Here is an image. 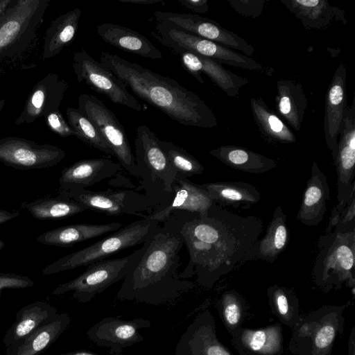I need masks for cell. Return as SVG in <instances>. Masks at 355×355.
<instances>
[{"instance_id":"d6986e66","label":"cell","mask_w":355,"mask_h":355,"mask_svg":"<svg viewBox=\"0 0 355 355\" xmlns=\"http://www.w3.org/2000/svg\"><path fill=\"white\" fill-rule=\"evenodd\" d=\"M69 87L68 83L57 73H49L33 86L15 123H32L52 112L60 110Z\"/></svg>"},{"instance_id":"f35d334b","label":"cell","mask_w":355,"mask_h":355,"mask_svg":"<svg viewBox=\"0 0 355 355\" xmlns=\"http://www.w3.org/2000/svg\"><path fill=\"white\" fill-rule=\"evenodd\" d=\"M66 114L68 124L73 132V136L87 145L114 157L113 150L99 130L78 108L68 107Z\"/></svg>"},{"instance_id":"7c38bea8","label":"cell","mask_w":355,"mask_h":355,"mask_svg":"<svg viewBox=\"0 0 355 355\" xmlns=\"http://www.w3.org/2000/svg\"><path fill=\"white\" fill-rule=\"evenodd\" d=\"M58 193L74 200L87 209L108 216L130 214L146 218L153 211L145 195L133 190L91 191L74 188L58 190Z\"/></svg>"},{"instance_id":"8d00e7d4","label":"cell","mask_w":355,"mask_h":355,"mask_svg":"<svg viewBox=\"0 0 355 355\" xmlns=\"http://www.w3.org/2000/svg\"><path fill=\"white\" fill-rule=\"evenodd\" d=\"M21 207L33 218L40 220H59L70 217L87 210L74 200L58 195L43 197L32 202H24Z\"/></svg>"},{"instance_id":"3957f363","label":"cell","mask_w":355,"mask_h":355,"mask_svg":"<svg viewBox=\"0 0 355 355\" xmlns=\"http://www.w3.org/2000/svg\"><path fill=\"white\" fill-rule=\"evenodd\" d=\"M99 62L137 96L173 121L201 128L218 125L216 115L204 101L170 77L105 51L101 52Z\"/></svg>"},{"instance_id":"30bf717a","label":"cell","mask_w":355,"mask_h":355,"mask_svg":"<svg viewBox=\"0 0 355 355\" xmlns=\"http://www.w3.org/2000/svg\"><path fill=\"white\" fill-rule=\"evenodd\" d=\"M143 250L140 248L121 258L104 259L92 263L77 277L58 285L52 292L60 295L73 292V297L79 302H90L96 295L112 284L123 280L139 259Z\"/></svg>"},{"instance_id":"7402d4cb","label":"cell","mask_w":355,"mask_h":355,"mask_svg":"<svg viewBox=\"0 0 355 355\" xmlns=\"http://www.w3.org/2000/svg\"><path fill=\"white\" fill-rule=\"evenodd\" d=\"M214 203L208 193L200 184H195L189 178L178 173L171 201L166 207L148 214L146 218L161 223L175 211H186L203 215Z\"/></svg>"},{"instance_id":"9a60e30c","label":"cell","mask_w":355,"mask_h":355,"mask_svg":"<svg viewBox=\"0 0 355 355\" xmlns=\"http://www.w3.org/2000/svg\"><path fill=\"white\" fill-rule=\"evenodd\" d=\"M65 157L60 148L19 137L0 139V162L20 170L42 169L60 163Z\"/></svg>"},{"instance_id":"7a4b0ae2","label":"cell","mask_w":355,"mask_h":355,"mask_svg":"<svg viewBox=\"0 0 355 355\" xmlns=\"http://www.w3.org/2000/svg\"><path fill=\"white\" fill-rule=\"evenodd\" d=\"M184 245L180 225L172 214L143 243L142 252L123 279L119 300L157 306L175 300L194 284L180 277V252Z\"/></svg>"},{"instance_id":"e575fe53","label":"cell","mask_w":355,"mask_h":355,"mask_svg":"<svg viewBox=\"0 0 355 355\" xmlns=\"http://www.w3.org/2000/svg\"><path fill=\"white\" fill-rule=\"evenodd\" d=\"M80 16L81 10L76 8L51 21L44 37L42 59L57 55L73 40Z\"/></svg>"},{"instance_id":"7dc6e473","label":"cell","mask_w":355,"mask_h":355,"mask_svg":"<svg viewBox=\"0 0 355 355\" xmlns=\"http://www.w3.org/2000/svg\"><path fill=\"white\" fill-rule=\"evenodd\" d=\"M180 4L187 9L197 13H206L209 10L207 0H178Z\"/></svg>"},{"instance_id":"44dd1931","label":"cell","mask_w":355,"mask_h":355,"mask_svg":"<svg viewBox=\"0 0 355 355\" xmlns=\"http://www.w3.org/2000/svg\"><path fill=\"white\" fill-rule=\"evenodd\" d=\"M172 53L180 58L184 69L201 84L205 83L201 74L205 73L230 97L239 94L240 89L248 83L245 78L237 76L210 58L187 51Z\"/></svg>"},{"instance_id":"e0dca14e","label":"cell","mask_w":355,"mask_h":355,"mask_svg":"<svg viewBox=\"0 0 355 355\" xmlns=\"http://www.w3.org/2000/svg\"><path fill=\"white\" fill-rule=\"evenodd\" d=\"M174 355H233L216 335L214 315L204 310L193 320L180 337Z\"/></svg>"},{"instance_id":"ba28073f","label":"cell","mask_w":355,"mask_h":355,"mask_svg":"<svg viewBox=\"0 0 355 355\" xmlns=\"http://www.w3.org/2000/svg\"><path fill=\"white\" fill-rule=\"evenodd\" d=\"M51 0H14L0 17V64L29 49Z\"/></svg>"},{"instance_id":"bcb514c9","label":"cell","mask_w":355,"mask_h":355,"mask_svg":"<svg viewBox=\"0 0 355 355\" xmlns=\"http://www.w3.org/2000/svg\"><path fill=\"white\" fill-rule=\"evenodd\" d=\"M354 195H355V189L352 192L351 195L347 198L338 202L337 205L334 207L329 218L328 225L325 229L324 234H328L334 230L340 220L343 211Z\"/></svg>"},{"instance_id":"4fadbf2b","label":"cell","mask_w":355,"mask_h":355,"mask_svg":"<svg viewBox=\"0 0 355 355\" xmlns=\"http://www.w3.org/2000/svg\"><path fill=\"white\" fill-rule=\"evenodd\" d=\"M72 67L79 83H85L112 103L137 112L148 109L128 92V87L122 81L105 69L84 49L73 53Z\"/></svg>"},{"instance_id":"836d02e7","label":"cell","mask_w":355,"mask_h":355,"mask_svg":"<svg viewBox=\"0 0 355 355\" xmlns=\"http://www.w3.org/2000/svg\"><path fill=\"white\" fill-rule=\"evenodd\" d=\"M210 155L236 170L260 174L274 169L277 162L263 155L241 146L225 145L209 151Z\"/></svg>"},{"instance_id":"5b68a950","label":"cell","mask_w":355,"mask_h":355,"mask_svg":"<svg viewBox=\"0 0 355 355\" xmlns=\"http://www.w3.org/2000/svg\"><path fill=\"white\" fill-rule=\"evenodd\" d=\"M318 246L312 271L315 286L325 293L343 286L354 290L355 230L345 233L334 230L324 234Z\"/></svg>"},{"instance_id":"2e32d148","label":"cell","mask_w":355,"mask_h":355,"mask_svg":"<svg viewBox=\"0 0 355 355\" xmlns=\"http://www.w3.org/2000/svg\"><path fill=\"white\" fill-rule=\"evenodd\" d=\"M150 326L149 320L141 318L123 320L108 316L92 325L86 335L96 345L108 347L112 354H116L123 348L143 341L144 337L139 330Z\"/></svg>"},{"instance_id":"6da1fadb","label":"cell","mask_w":355,"mask_h":355,"mask_svg":"<svg viewBox=\"0 0 355 355\" xmlns=\"http://www.w3.org/2000/svg\"><path fill=\"white\" fill-rule=\"evenodd\" d=\"M172 214L180 223L189 255L180 277L187 279L196 275L198 284L206 288L245 263L263 228L261 218L241 216L215 203L203 215L186 211Z\"/></svg>"},{"instance_id":"816d5d0a","label":"cell","mask_w":355,"mask_h":355,"mask_svg":"<svg viewBox=\"0 0 355 355\" xmlns=\"http://www.w3.org/2000/svg\"><path fill=\"white\" fill-rule=\"evenodd\" d=\"M14 0H0V17L10 7Z\"/></svg>"},{"instance_id":"11a10c76","label":"cell","mask_w":355,"mask_h":355,"mask_svg":"<svg viewBox=\"0 0 355 355\" xmlns=\"http://www.w3.org/2000/svg\"><path fill=\"white\" fill-rule=\"evenodd\" d=\"M4 246V242L1 239H0V251L3 248Z\"/></svg>"},{"instance_id":"484cf974","label":"cell","mask_w":355,"mask_h":355,"mask_svg":"<svg viewBox=\"0 0 355 355\" xmlns=\"http://www.w3.org/2000/svg\"><path fill=\"white\" fill-rule=\"evenodd\" d=\"M306 29L322 30L335 21L347 24L345 10L326 0H280Z\"/></svg>"},{"instance_id":"f546056e","label":"cell","mask_w":355,"mask_h":355,"mask_svg":"<svg viewBox=\"0 0 355 355\" xmlns=\"http://www.w3.org/2000/svg\"><path fill=\"white\" fill-rule=\"evenodd\" d=\"M121 227L122 223L118 222L105 224L67 225L44 232L37 237V241L46 245L66 248L116 232Z\"/></svg>"},{"instance_id":"5bb4252c","label":"cell","mask_w":355,"mask_h":355,"mask_svg":"<svg viewBox=\"0 0 355 355\" xmlns=\"http://www.w3.org/2000/svg\"><path fill=\"white\" fill-rule=\"evenodd\" d=\"M155 21L168 23L194 35L216 42L250 57L254 47L237 34L222 27L216 21L196 14L156 11Z\"/></svg>"},{"instance_id":"f5cc1de1","label":"cell","mask_w":355,"mask_h":355,"mask_svg":"<svg viewBox=\"0 0 355 355\" xmlns=\"http://www.w3.org/2000/svg\"><path fill=\"white\" fill-rule=\"evenodd\" d=\"M58 355H107V354H94L92 352H85V351H78V352H73L61 354H58ZM109 355H124V354H109Z\"/></svg>"},{"instance_id":"f6af8a7d","label":"cell","mask_w":355,"mask_h":355,"mask_svg":"<svg viewBox=\"0 0 355 355\" xmlns=\"http://www.w3.org/2000/svg\"><path fill=\"white\" fill-rule=\"evenodd\" d=\"M355 230V195L348 202L343 211L334 231L345 233Z\"/></svg>"},{"instance_id":"ffe728a7","label":"cell","mask_w":355,"mask_h":355,"mask_svg":"<svg viewBox=\"0 0 355 355\" xmlns=\"http://www.w3.org/2000/svg\"><path fill=\"white\" fill-rule=\"evenodd\" d=\"M347 69L340 64L335 71L325 95L323 128L327 146L333 159L338 148V139L347 104Z\"/></svg>"},{"instance_id":"83f0119b","label":"cell","mask_w":355,"mask_h":355,"mask_svg":"<svg viewBox=\"0 0 355 355\" xmlns=\"http://www.w3.org/2000/svg\"><path fill=\"white\" fill-rule=\"evenodd\" d=\"M70 322L68 313H57L24 339L6 348V355H40L64 333Z\"/></svg>"},{"instance_id":"f1b7e54d","label":"cell","mask_w":355,"mask_h":355,"mask_svg":"<svg viewBox=\"0 0 355 355\" xmlns=\"http://www.w3.org/2000/svg\"><path fill=\"white\" fill-rule=\"evenodd\" d=\"M289 241V230L286 216L280 206L275 207L272 219L264 236L253 245L245 258L250 260H262L272 263L284 251Z\"/></svg>"},{"instance_id":"c3c4849f","label":"cell","mask_w":355,"mask_h":355,"mask_svg":"<svg viewBox=\"0 0 355 355\" xmlns=\"http://www.w3.org/2000/svg\"><path fill=\"white\" fill-rule=\"evenodd\" d=\"M19 211H10L0 209V225L18 216Z\"/></svg>"},{"instance_id":"60d3db41","label":"cell","mask_w":355,"mask_h":355,"mask_svg":"<svg viewBox=\"0 0 355 355\" xmlns=\"http://www.w3.org/2000/svg\"><path fill=\"white\" fill-rule=\"evenodd\" d=\"M158 143L178 174L189 178L203 173L205 168L202 164L186 150L171 141L159 138Z\"/></svg>"},{"instance_id":"d6a6232c","label":"cell","mask_w":355,"mask_h":355,"mask_svg":"<svg viewBox=\"0 0 355 355\" xmlns=\"http://www.w3.org/2000/svg\"><path fill=\"white\" fill-rule=\"evenodd\" d=\"M200 185L213 202L222 207L249 209L261 198L255 186L244 182H216Z\"/></svg>"},{"instance_id":"74e56055","label":"cell","mask_w":355,"mask_h":355,"mask_svg":"<svg viewBox=\"0 0 355 355\" xmlns=\"http://www.w3.org/2000/svg\"><path fill=\"white\" fill-rule=\"evenodd\" d=\"M266 293L271 312L281 323L292 329L302 317L299 300L295 292L286 287L274 284L267 289Z\"/></svg>"},{"instance_id":"603a6c76","label":"cell","mask_w":355,"mask_h":355,"mask_svg":"<svg viewBox=\"0 0 355 355\" xmlns=\"http://www.w3.org/2000/svg\"><path fill=\"white\" fill-rule=\"evenodd\" d=\"M121 168L119 162L108 158H91L77 161L62 171L58 190L86 189L116 175Z\"/></svg>"},{"instance_id":"9c48e42d","label":"cell","mask_w":355,"mask_h":355,"mask_svg":"<svg viewBox=\"0 0 355 355\" xmlns=\"http://www.w3.org/2000/svg\"><path fill=\"white\" fill-rule=\"evenodd\" d=\"M151 35L171 52L187 51L218 63L257 71L271 76L274 70L256 60L216 42L187 33L168 23L154 20Z\"/></svg>"},{"instance_id":"52a82bcc","label":"cell","mask_w":355,"mask_h":355,"mask_svg":"<svg viewBox=\"0 0 355 355\" xmlns=\"http://www.w3.org/2000/svg\"><path fill=\"white\" fill-rule=\"evenodd\" d=\"M159 224L148 218H141L104 239L78 251L67 254L42 270L45 275L88 266L97 261L144 243L152 232Z\"/></svg>"},{"instance_id":"681fc988","label":"cell","mask_w":355,"mask_h":355,"mask_svg":"<svg viewBox=\"0 0 355 355\" xmlns=\"http://www.w3.org/2000/svg\"><path fill=\"white\" fill-rule=\"evenodd\" d=\"M348 355H355V327L352 328L348 339Z\"/></svg>"},{"instance_id":"ac0fdd59","label":"cell","mask_w":355,"mask_h":355,"mask_svg":"<svg viewBox=\"0 0 355 355\" xmlns=\"http://www.w3.org/2000/svg\"><path fill=\"white\" fill-rule=\"evenodd\" d=\"M334 164L337 171L338 202L347 198L355 189V96L347 106L338 139Z\"/></svg>"},{"instance_id":"7bdbcfd3","label":"cell","mask_w":355,"mask_h":355,"mask_svg":"<svg viewBox=\"0 0 355 355\" xmlns=\"http://www.w3.org/2000/svg\"><path fill=\"white\" fill-rule=\"evenodd\" d=\"M48 128L61 137L73 136V132L60 110L52 112L46 116Z\"/></svg>"},{"instance_id":"cb8c5ba5","label":"cell","mask_w":355,"mask_h":355,"mask_svg":"<svg viewBox=\"0 0 355 355\" xmlns=\"http://www.w3.org/2000/svg\"><path fill=\"white\" fill-rule=\"evenodd\" d=\"M231 336L240 355H282L284 351L283 331L279 322L258 329L241 327Z\"/></svg>"},{"instance_id":"ee69618b","label":"cell","mask_w":355,"mask_h":355,"mask_svg":"<svg viewBox=\"0 0 355 355\" xmlns=\"http://www.w3.org/2000/svg\"><path fill=\"white\" fill-rule=\"evenodd\" d=\"M33 285V281L27 276L16 273L0 272V297L4 289L27 288Z\"/></svg>"},{"instance_id":"8992f818","label":"cell","mask_w":355,"mask_h":355,"mask_svg":"<svg viewBox=\"0 0 355 355\" xmlns=\"http://www.w3.org/2000/svg\"><path fill=\"white\" fill-rule=\"evenodd\" d=\"M349 304L324 305L302 315L292 329L290 352L293 355H331L336 340L344 333L343 313Z\"/></svg>"},{"instance_id":"d4e9b609","label":"cell","mask_w":355,"mask_h":355,"mask_svg":"<svg viewBox=\"0 0 355 355\" xmlns=\"http://www.w3.org/2000/svg\"><path fill=\"white\" fill-rule=\"evenodd\" d=\"M330 200L327 176L318 163H312L311 177L307 181L297 220L306 226L318 225L323 220Z\"/></svg>"},{"instance_id":"277c9868","label":"cell","mask_w":355,"mask_h":355,"mask_svg":"<svg viewBox=\"0 0 355 355\" xmlns=\"http://www.w3.org/2000/svg\"><path fill=\"white\" fill-rule=\"evenodd\" d=\"M135 148L140 187L144 191L153 211L166 207L173 198L177 171L148 125H141L136 128Z\"/></svg>"},{"instance_id":"f907efd6","label":"cell","mask_w":355,"mask_h":355,"mask_svg":"<svg viewBox=\"0 0 355 355\" xmlns=\"http://www.w3.org/2000/svg\"><path fill=\"white\" fill-rule=\"evenodd\" d=\"M121 3H132L137 5H154L163 0H119Z\"/></svg>"},{"instance_id":"4316f807","label":"cell","mask_w":355,"mask_h":355,"mask_svg":"<svg viewBox=\"0 0 355 355\" xmlns=\"http://www.w3.org/2000/svg\"><path fill=\"white\" fill-rule=\"evenodd\" d=\"M96 31L104 42L120 50L150 59L162 58V52L148 38L131 28L106 22L98 25Z\"/></svg>"},{"instance_id":"ab89813d","label":"cell","mask_w":355,"mask_h":355,"mask_svg":"<svg viewBox=\"0 0 355 355\" xmlns=\"http://www.w3.org/2000/svg\"><path fill=\"white\" fill-rule=\"evenodd\" d=\"M220 318L230 335L242 327L248 312V304L235 290L225 291L216 302Z\"/></svg>"},{"instance_id":"4dcf8cb0","label":"cell","mask_w":355,"mask_h":355,"mask_svg":"<svg viewBox=\"0 0 355 355\" xmlns=\"http://www.w3.org/2000/svg\"><path fill=\"white\" fill-rule=\"evenodd\" d=\"M307 104V97L300 83L291 79L277 81L275 96L277 114L294 130L301 129Z\"/></svg>"},{"instance_id":"b9f144b4","label":"cell","mask_w":355,"mask_h":355,"mask_svg":"<svg viewBox=\"0 0 355 355\" xmlns=\"http://www.w3.org/2000/svg\"><path fill=\"white\" fill-rule=\"evenodd\" d=\"M227 2L240 15L256 19L262 13L266 0H227Z\"/></svg>"},{"instance_id":"d590c367","label":"cell","mask_w":355,"mask_h":355,"mask_svg":"<svg viewBox=\"0 0 355 355\" xmlns=\"http://www.w3.org/2000/svg\"><path fill=\"white\" fill-rule=\"evenodd\" d=\"M250 106L254 122L267 141L284 144L295 143L294 133L261 98H251Z\"/></svg>"},{"instance_id":"8fae6325","label":"cell","mask_w":355,"mask_h":355,"mask_svg":"<svg viewBox=\"0 0 355 355\" xmlns=\"http://www.w3.org/2000/svg\"><path fill=\"white\" fill-rule=\"evenodd\" d=\"M78 105L79 111L99 130L121 166L130 175L139 178L135 157L126 132L114 112L102 101L88 94L79 95Z\"/></svg>"},{"instance_id":"db71d44e","label":"cell","mask_w":355,"mask_h":355,"mask_svg":"<svg viewBox=\"0 0 355 355\" xmlns=\"http://www.w3.org/2000/svg\"><path fill=\"white\" fill-rule=\"evenodd\" d=\"M5 102H6L5 99H0V113L5 105Z\"/></svg>"},{"instance_id":"1f68e13d","label":"cell","mask_w":355,"mask_h":355,"mask_svg":"<svg viewBox=\"0 0 355 355\" xmlns=\"http://www.w3.org/2000/svg\"><path fill=\"white\" fill-rule=\"evenodd\" d=\"M57 313L53 306L43 301H35L20 309L3 338L6 348L24 339Z\"/></svg>"}]
</instances>
